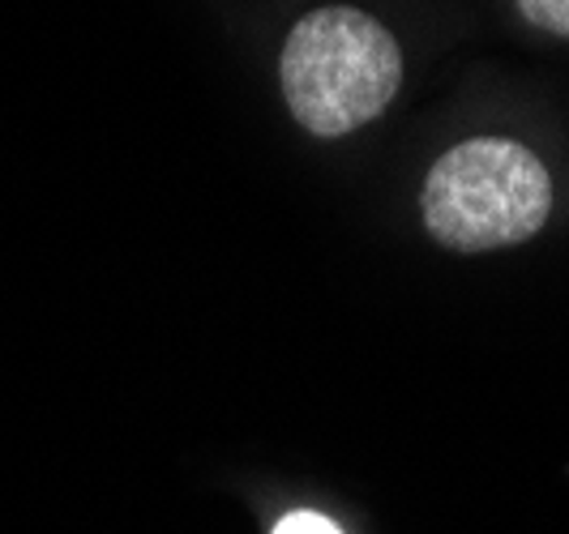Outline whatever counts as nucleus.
Segmentation results:
<instances>
[{"label": "nucleus", "mask_w": 569, "mask_h": 534, "mask_svg": "<svg viewBox=\"0 0 569 534\" xmlns=\"http://www.w3.org/2000/svg\"><path fill=\"white\" fill-rule=\"evenodd\" d=\"M279 78L300 129L313 138H342L390 108L402 82V52L365 9L326 4L291 27Z\"/></svg>", "instance_id": "f257e3e1"}, {"label": "nucleus", "mask_w": 569, "mask_h": 534, "mask_svg": "<svg viewBox=\"0 0 569 534\" xmlns=\"http://www.w3.org/2000/svg\"><path fill=\"white\" fill-rule=\"evenodd\" d=\"M552 214V175L510 138L446 150L425 180V223L455 253H492L531 240Z\"/></svg>", "instance_id": "f03ea898"}, {"label": "nucleus", "mask_w": 569, "mask_h": 534, "mask_svg": "<svg viewBox=\"0 0 569 534\" xmlns=\"http://www.w3.org/2000/svg\"><path fill=\"white\" fill-rule=\"evenodd\" d=\"M274 534H342L330 517L321 513H287L283 522L274 526Z\"/></svg>", "instance_id": "20e7f679"}, {"label": "nucleus", "mask_w": 569, "mask_h": 534, "mask_svg": "<svg viewBox=\"0 0 569 534\" xmlns=\"http://www.w3.org/2000/svg\"><path fill=\"white\" fill-rule=\"evenodd\" d=\"M518 9L531 27L569 39V0H518Z\"/></svg>", "instance_id": "7ed1b4c3"}]
</instances>
